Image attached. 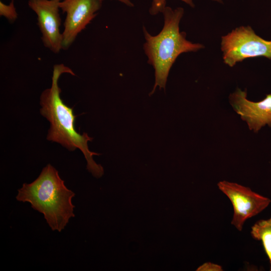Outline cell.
<instances>
[{
    "instance_id": "cell-1",
    "label": "cell",
    "mask_w": 271,
    "mask_h": 271,
    "mask_svg": "<svg viewBox=\"0 0 271 271\" xmlns=\"http://www.w3.org/2000/svg\"><path fill=\"white\" fill-rule=\"evenodd\" d=\"M64 73L75 75L71 69L64 64L54 65L51 86L44 90L40 97V113L50 124L47 139L61 144L70 151L79 149L86 160L87 170L94 177L99 178L103 175V168L94 161L93 156L100 154L90 151L87 143L93 138L86 132L81 134L76 130V116L73 108L66 105L60 97L61 90L58 82Z\"/></svg>"
},
{
    "instance_id": "cell-2",
    "label": "cell",
    "mask_w": 271,
    "mask_h": 271,
    "mask_svg": "<svg viewBox=\"0 0 271 271\" xmlns=\"http://www.w3.org/2000/svg\"><path fill=\"white\" fill-rule=\"evenodd\" d=\"M164 26L160 32L152 35L143 27L145 39L143 48L148 57V63L155 70V81L149 95H152L158 86L165 90L170 70L177 57L182 53L196 52L204 47L200 43H194L186 39V34L180 32L179 24L184 10L182 7L175 9L166 6L162 13Z\"/></svg>"
},
{
    "instance_id": "cell-3",
    "label": "cell",
    "mask_w": 271,
    "mask_h": 271,
    "mask_svg": "<svg viewBox=\"0 0 271 271\" xmlns=\"http://www.w3.org/2000/svg\"><path fill=\"white\" fill-rule=\"evenodd\" d=\"M75 195L65 185L57 170L48 164L35 181L23 184L16 199L29 202L33 209L43 214L52 230L61 232L70 219L75 217V206L72 203Z\"/></svg>"
},
{
    "instance_id": "cell-4",
    "label": "cell",
    "mask_w": 271,
    "mask_h": 271,
    "mask_svg": "<svg viewBox=\"0 0 271 271\" xmlns=\"http://www.w3.org/2000/svg\"><path fill=\"white\" fill-rule=\"evenodd\" d=\"M224 63L233 67L247 58L263 56L271 59V41L257 35L249 26H241L221 37Z\"/></svg>"
},
{
    "instance_id": "cell-5",
    "label": "cell",
    "mask_w": 271,
    "mask_h": 271,
    "mask_svg": "<svg viewBox=\"0 0 271 271\" xmlns=\"http://www.w3.org/2000/svg\"><path fill=\"white\" fill-rule=\"evenodd\" d=\"M217 186L232 203L233 215L231 224L239 231H241L246 220L261 213L271 202L268 197L236 183L222 181L218 183Z\"/></svg>"
},
{
    "instance_id": "cell-6",
    "label": "cell",
    "mask_w": 271,
    "mask_h": 271,
    "mask_svg": "<svg viewBox=\"0 0 271 271\" xmlns=\"http://www.w3.org/2000/svg\"><path fill=\"white\" fill-rule=\"evenodd\" d=\"M102 2L100 0H62L60 10L66 14L63 24L62 49L67 50L78 35L96 17Z\"/></svg>"
},
{
    "instance_id": "cell-7",
    "label": "cell",
    "mask_w": 271,
    "mask_h": 271,
    "mask_svg": "<svg viewBox=\"0 0 271 271\" xmlns=\"http://www.w3.org/2000/svg\"><path fill=\"white\" fill-rule=\"evenodd\" d=\"M62 0H29L28 6L37 16V24L44 46L54 53L62 49L61 20L59 11Z\"/></svg>"
},
{
    "instance_id": "cell-8",
    "label": "cell",
    "mask_w": 271,
    "mask_h": 271,
    "mask_svg": "<svg viewBox=\"0 0 271 271\" xmlns=\"http://www.w3.org/2000/svg\"><path fill=\"white\" fill-rule=\"evenodd\" d=\"M229 101L250 130L257 133L266 125L271 127V94L261 101L254 102L247 99L246 90L237 88L229 95Z\"/></svg>"
},
{
    "instance_id": "cell-9",
    "label": "cell",
    "mask_w": 271,
    "mask_h": 271,
    "mask_svg": "<svg viewBox=\"0 0 271 271\" xmlns=\"http://www.w3.org/2000/svg\"><path fill=\"white\" fill-rule=\"evenodd\" d=\"M250 234L253 238L261 242L269 262V270L271 271V217L256 221L251 227Z\"/></svg>"
},
{
    "instance_id": "cell-10",
    "label": "cell",
    "mask_w": 271,
    "mask_h": 271,
    "mask_svg": "<svg viewBox=\"0 0 271 271\" xmlns=\"http://www.w3.org/2000/svg\"><path fill=\"white\" fill-rule=\"evenodd\" d=\"M185 3L191 7L194 8L195 5L193 0H181ZM219 3H222V0H211ZM166 0H152L151 7L149 9V13L151 15H157L159 13H162L166 7Z\"/></svg>"
},
{
    "instance_id": "cell-11",
    "label": "cell",
    "mask_w": 271,
    "mask_h": 271,
    "mask_svg": "<svg viewBox=\"0 0 271 271\" xmlns=\"http://www.w3.org/2000/svg\"><path fill=\"white\" fill-rule=\"evenodd\" d=\"M0 16L4 17L10 23H14L18 18V13L15 6L14 0H11L8 5L0 1Z\"/></svg>"
},
{
    "instance_id": "cell-12",
    "label": "cell",
    "mask_w": 271,
    "mask_h": 271,
    "mask_svg": "<svg viewBox=\"0 0 271 271\" xmlns=\"http://www.w3.org/2000/svg\"><path fill=\"white\" fill-rule=\"evenodd\" d=\"M199 271H222L221 265L210 262H205L200 266L197 269Z\"/></svg>"
},
{
    "instance_id": "cell-13",
    "label": "cell",
    "mask_w": 271,
    "mask_h": 271,
    "mask_svg": "<svg viewBox=\"0 0 271 271\" xmlns=\"http://www.w3.org/2000/svg\"><path fill=\"white\" fill-rule=\"evenodd\" d=\"M100 1L103 2L104 0H100ZM116 1L121 2V3L125 5L126 6L128 7H133V4L132 3L131 0H116Z\"/></svg>"
}]
</instances>
